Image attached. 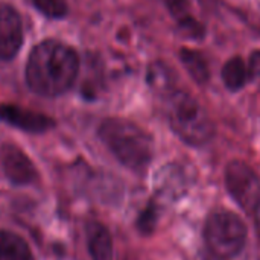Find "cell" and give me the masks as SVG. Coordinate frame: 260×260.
I'll use <instances>...</instances> for the list:
<instances>
[{
    "label": "cell",
    "mask_w": 260,
    "mask_h": 260,
    "mask_svg": "<svg viewBox=\"0 0 260 260\" xmlns=\"http://www.w3.org/2000/svg\"><path fill=\"white\" fill-rule=\"evenodd\" d=\"M79 73V55L69 44L44 40L29 53L24 76L27 87L46 98H56L69 91Z\"/></svg>",
    "instance_id": "obj_1"
},
{
    "label": "cell",
    "mask_w": 260,
    "mask_h": 260,
    "mask_svg": "<svg viewBox=\"0 0 260 260\" xmlns=\"http://www.w3.org/2000/svg\"><path fill=\"white\" fill-rule=\"evenodd\" d=\"M99 139L128 169L143 171L152 160V137L134 122L107 119L99 126Z\"/></svg>",
    "instance_id": "obj_2"
},
{
    "label": "cell",
    "mask_w": 260,
    "mask_h": 260,
    "mask_svg": "<svg viewBox=\"0 0 260 260\" xmlns=\"http://www.w3.org/2000/svg\"><path fill=\"white\" fill-rule=\"evenodd\" d=\"M163 98L169 123L183 142L192 146H201L213 137V122L193 96L175 88Z\"/></svg>",
    "instance_id": "obj_3"
},
{
    "label": "cell",
    "mask_w": 260,
    "mask_h": 260,
    "mask_svg": "<svg viewBox=\"0 0 260 260\" xmlns=\"http://www.w3.org/2000/svg\"><path fill=\"white\" fill-rule=\"evenodd\" d=\"M204 239L209 250L216 257L229 259L244 250L247 242V229L238 215L221 210L209 216L204 229Z\"/></svg>",
    "instance_id": "obj_4"
},
{
    "label": "cell",
    "mask_w": 260,
    "mask_h": 260,
    "mask_svg": "<svg viewBox=\"0 0 260 260\" xmlns=\"http://www.w3.org/2000/svg\"><path fill=\"white\" fill-rule=\"evenodd\" d=\"M225 186L244 210H254L260 201V180L244 161H230L225 168Z\"/></svg>",
    "instance_id": "obj_5"
},
{
    "label": "cell",
    "mask_w": 260,
    "mask_h": 260,
    "mask_svg": "<svg viewBox=\"0 0 260 260\" xmlns=\"http://www.w3.org/2000/svg\"><path fill=\"white\" fill-rule=\"evenodd\" d=\"M0 120L30 134H41L55 126V120L52 117L14 104H0Z\"/></svg>",
    "instance_id": "obj_6"
},
{
    "label": "cell",
    "mask_w": 260,
    "mask_h": 260,
    "mask_svg": "<svg viewBox=\"0 0 260 260\" xmlns=\"http://www.w3.org/2000/svg\"><path fill=\"white\" fill-rule=\"evenodd\" d=\"M23 44V24L18 12L8 3H0V59H12Z\"/></svg>",
    "instance_id": "obj_7"
},
{
    "label": "cell",
    "mask_w": 260,
    "mask_h": 260,
    "mask_svg": "<svg viewBox=\"0 0 260 260\" xmlns=\"http://www.w3.org/2000/svg\"><path fill=\"white\" fill-rule=\"evenodd\" d=\"M0 157H2V166L5 175L12 184L26 186V184H32L37 180L38 172L34 163L18 146L11 143L3 145Z\"/></svg>",
    "instance_id": "obj_8"
},
{
    "label": "cell",
    "mask_w": 260,
    "mask_h": 260,
    "mask_svg": "<svg viewBox=\"0 0 260 260\" xmlns=\"http://www.w3.org/2000/svg\"><path fill=\"white\" fill-rule=\"evenodd\" d=\"M87 248L91 260H113V239L101 222H90L85 229Z\"/></svg>",
    "instance_id": "obj_9"
},
{
    "label": "cell",
    "mask_w": 260,
    "mask_h": 260,
    "mask_svg": "<svg viewBox=\"0 0 260 260\" xmlns=\"http://www.w3.org/2000/svg\"><path fill=\"white\" fill-rule=\"evenodd\" d=\"M0 260H34V254L21 236L0 230Z\"/></svg>",
    "instance_id": "obj_10"
},
{
    "label": "cell",
    "mask_w": 260,
    "mask_h": 260,
    "mask_svg": "<svg viewBox=\"0 0 260 260\" xmlns=\"http://www.w3.org/2000/svg\"><path fill=\"white\" fill-rule=\"evenodd\" d=\"M250 67L245 64V61L241 56H235L225 62L222 67V81L227 85V88L236 91L241 90L250 79Z\"/></svg>",
    "instance_id": "obj_11"
},
{
    "label": "cell",
    "mask_w": 260,
    "mask_h": 260,
    "mask_svg": "<svg viewBox=\"0 0 260 260\" xmlns=\"http://www.w3.org/2000/svg\"><path fill=\"white\" fill-rule=\"evenodd\" d=\"M180 59H181L184 69L187 70V73L192 76V79L195 82L206 84L209 81V76H210L209 66H207L206 59L203 58V55L200 52L192 50V49H181Z\"/></svg>",
    "instance_id": "obj_12"
},
{
    "label": "cell",
    "mask_w": 260,
    "mask_h": 260,
    "mask_svg": "<svg viewBox=\"0 0 260 260\" xmlns=\"http://www.w3.org/2000/svg\"><path fill=\"white\" fill-rule=\"evenodd\" d=\"M148 79H149L151 87L161 96H166L175 90L172 70L163 62H155L149 67Z\"/></svg>",
    "instance_id": "obj_13"
},
{
    "label": "cell",
    "mask_w": 260,
    "mask_h": 260,
    "mask_svg": "<svg viewBox=\"0 0 260 260\" xmlns=\"http://www.w3.org/2000/svg\"><path fill=\"white\" fill-rule=\"evenodd\" d=\"M32 3L47 18H64L69 12L66 0H32Z\"/></svg>",
    "instance_id": "obj_14"
},
{
    "label": "cell",
    "mask_w": 260,
    "mask_h": 260,
    "mask_svg": "<svg viewBox=\"0 0 260 260\" xmlns=\"http://www.w3.org/2000/svg\"><path fill=\"white\" fill-rule=\"evenodd\" d=\"M157 216H158V210L155 203H149L140 213L139 219H137V229L143 233V235H149L154 232V227L157 224Z\"/></svg>",
    "instance_id": "obj_15"
},
{
    "label": "cell",
    "mask_w": 260,
    "mask_h": 260,
    "mask_svg": "<svg viewBox=\"0 0 260 260\" xmlns=\"http://www.w3.org/2000/svg\"><path fill=\"white\" fill-rule=\"evenodd\" d=\"M178 29L183 35H186L189 38H203V35H204V26L193 17L178 21Z\"/></svg>",
    "instance_id": "obj_16"
},
{
    "label": "cell",
    "mask_w": 260,
    "mask_h": 260,
    "mask_svg": "<svg viewBox=\"0 0 260 260\" xmlns=\"http://www.w3.org/2000/svg\"><path fill=\"white\" fill-rule=\"evenodd\" d=\"M168 9L171 11V14L178 20H184V18H189L192 17L189 14V2L187 0H165Z\"/></svg>",
    "instance_id": "obj_17"
},
{
    "label": "cell",
    "mask_w": 260,
    "mask_h": 260,
    "mask_svg": "<svg viewBox=\"0 0 260 260\" xmlns=\"http://www.w3.org/2000/svg\"><path fill=\"white\" fill-rule=\"evenodd\" d=\"M250 73L254 79H257L260 82V50L254 52L250 58Z\"/></svg>",
    "instance_id": "obj_18"
},
{
    "label": "cell",
    "mask_w": 260,
    "mask_h": 260,
    "mask_svg": "<svg viewBox=\"0 0 260 260\" xmlns=\"http://www.w3.org/2000/svg\"><path fill=\"white\" fill-rule=\"evenodd\" d=\"M254 219H256V229H257V233L260 236V201L254 209Z\"/></svg>",
    "instance_id": "obj_19"
}]
</instances>
